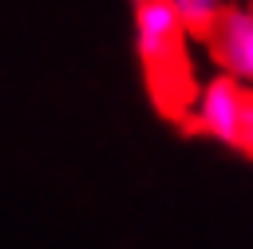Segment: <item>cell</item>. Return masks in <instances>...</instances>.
<instances>
[{"label":"cell","mask_w":253,"mask_h":249,"mask_svg":"<svg viewBox=\"0 0 253 249\" xmlns=\"http://www.w3.org/2000/svg\"><path fill=\"white\" fill-rule=\"evenodd\" d=\"M249 99H253V95H249L233 75L217 71V75H210V79L198 83V91H194L186 115H190V123H194L202 134H210L213 142H221V146H237V150H241Z\"/></svg>","instance_id":"1"},{"label":"cell","mask_w":253,"mask_h":249,"mask_svg":"<svg viewBox=\"0 0 253 249\" xmlns=\"http://www.w3.org/2000/svg\"><path fill=\"white\" fill-rule=\"evenodd\" d=\"M134 51L142 59V67L162 71L174 67L182 55V40H186V24L174 12L170 0H134Z\"/></svg>","instance_id":"2"},{"label":"cell","mask_w":253,"mask_h":249,"mask_svg":"<svg viewBox=\"0 0 253 249\" xmlns=\"http://www.w3.org/2000/svg\"><path fill=\"white\" fill-rule=\"evenodd\" d=\"M206 40L217 67L253 95V8H229Z\"/></svg>","instance_id":"3"},{"label":"cell","mask_w":253,"mask_h":249,"mask_svg":"<svg viewBox=\"0 0 253 249\" xmlns=\"http://www.w3.org/2000/svg\"><path fill=\"white\" fill-rule=\"evenodd\" d=\"M170 4H174V12L182 16L186 32H194V36H210V32L221 24V16L229 12L225 0H170Z\"/></svg>","instance_id":"4"},{"label":"cell","mask_w":253,"mask_h":249,"mask_svg":"<svg viewBox=\"0 0 253 249\" xmlns=\"http://www.w3.org/2000/svg\"><path fill=\"white\" fill-rule=\"evenodd\" d=\"M241 150L253 158V99H249V111H245V134H241Z\"/></svg>","instance_id":"5"}]
</instances>
